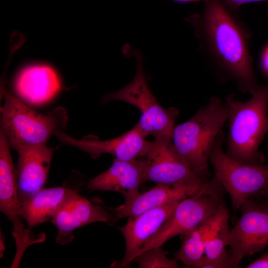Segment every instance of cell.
I'll return each instance as SVG.
<instances>
[{"mask_svg":"<svg viewBox=\"0 0 268 268\" xmlns=\"http://www.w3.org/2000/svg\"><path fill=\"white\" fill-rule=\"evenodd\" d=\"M203 1L201 13L185 19L194 29L200 51L240 91L251 93L259 85L250 50L251 30L222 0Z\"/></svg>","mask_w":268,"mask_h":268,"instance_id":"1","label":"cell"},{"mask_svg":"<svg viewBox=\"0 0 268 268\" xmlns=\"http://www.w3.org/2000/svg\"><path fill=\"white\" fill-rule=\"evenodd\" d=\"M246 101L234 94L225 99L228 107L227 154L251 165L265 162L259 146L268 132V85H259Z\"/></svg>","mask_w":268,"mask_h":268,"instance_id":"2","label":"cell"},{"mask_svg":"<svg viewBox=\"0 0 268 268\" xmlns=\"http://www.w3.org/2000/svg\"><path fill=\"white\" fill-rule=\"evenodd\" d=\"M228 116L226 102L212 97L189 120L174 128L172 141L175 148L194 173L203 180L214 140Z\"/></svg>","mask_w":268,"mask_h":268,"instance_id":"3","label":"cell"},{"mask_svg":"<svg viewBox=\"0 0 268 268\" xmlns=\"http://www.w3.org/2000/svg\"><path fill=\"white\" fill-rule=\"evenodd\" d=\"M4 104L1 107V130L11 147L47 144L52 135L66 128L68 116L62 107L42 114L13 96L3 86Z\"/></svg>","mask_w":268,"mask_h":268,"instance_id":"4","label":"cell"},{"mask_svg":"<svg viewBox=\"0 0 268 268\" xmlns=\"http://www.w3.org/2000/svg\"><path fill=\"white\" fill-rule=\"evenodd\" d=\"M133 53L137 66L134 79L122 89L106 95L103 101L120 100L136 107L141 113L137 124L145 137L172 138L179 111L174 107L164 109L159 104L147 84L142 54L136 50Z\"/></svg>","mask_w":268,"mask_h":268,"instance_id":"5","label":"cell"},{"mask_svg":"<svg viewBox=\"0 0 268 268\" xmlns=\"http://www.w3.org/2000/svg\"><path fill=\"white\" fill-rule=\"evenodd\" d=\"M224 134L221 131L211 148L209 160L214 177L228 193L236 210L261 193L268 185V164H246L228 156L223 149Z\"/></svg>","mask_w":268,"mask_h":268,"instance_id":"6","label":"cell"},{"mask_svg":"<svg viewBox=\"0 0 268 268\" xmlns=\"http://www.w3.org/2000/svg\"><path fill=\"white\" fill-rule=\"evenodd\" d=\"M223 191L225 190L220 185L180 201L159 230L143 244L137 256L149 249L163 246L177 235H184L211 218L225 205Z\"/></svg>","mask_w":268,"mask_h":268,"instance_id":"7","label":"cell"},{"mask_svg":"<svg viewBox=\"0 0 268 268\" xmlns=\"http://www.w3.org/2000/svg\"><path fill=\"white\" fill-rule=\"evenodd\" d=\"M10 146L4 133L0 134V209L11 221L16 253L11 268H18L26 249L31 245L46 240L44 233L36 234L25 228L22 222L15 168L10 151Z\"/></svg>","mask_w":268,"mask_h":268,"instance_id":"8","label":"cell"},{"mask_svg":"<svg viewBox=\"0 0 268 268\" xmlns=\"http://www.w3.org/2000/svg\"><path fill=\"white\" fill-rule=\"evenodd\" d=\"M253 198L240 207L241 215L228 234V246L235 268L246 256L263 251L268 245V202Z\"/></svg>","mask_w":268,"mask_h":268,"instance_id":"9","label":"cell"},{"mask_svg":"<svg viewBox=\"0 0 268 268\" xmlns=\"http://www.w3.org/2000/svg\"><path fill=\"white\" fill-rule=\"evenodd\" d=\"M142 183L173 185H201L206 182L196 175L175 148L171 138H156L145 157Z\"/></svg>","mask_w":268,"mask_h":268,"instance_id":"10","label":"cell"},{"mask_svg":"<svg viewBox=\"0 0 268 268\" xmlns=\"http://www.w3.org/2000/svg\"><path fill=\"white\" fill-rule=\"evenodd\" d=\"M54 135L62 143L78 148L93 158L108 153L120 160L145 158L151 143L146 139L137 124L123 134L106 140H100L91 135L76 139L63 131H58Z\"/></svg>","mask_w":268,"mask_h":268,"instance_id":"11","label":"cell"},{"mask_svg":"<svg viewBox=\"0 0 268 268\" xmlns=\"http://www.w3.org/2000/svg\"><path fill=\"white\" fill-rule=\"evenodd\" d=\"M219 185L220 183L215 177L210 181L201 185L157 184L145 192H139L134 196L125 198L124 203L113 209L112 222L125 217L135 216L153 208L179 201Z\"/></svg>","mask_w":268,"mask_h":268,"instance_id":"12","label":"cell"},{"mask_svg":"<svg viewBox=\"0 0 268 268\" xmlns=\"http://www.w3.org/2000/svg\"><path fill=\"white\" fill-rule=\"evenodd\" d=\"M56 149L39 144L15 149L18 154L15 174L21 204L44 187Z\"/></svg>","mask_w":268,"mask_h":268,"instance_id":"13","label":"cell"},{"mask_svg":"<svg viewBox=\"0 0 268 268\" xmlns=\"http://www.w3.org/2000/svg\"><path fill=\"white\" fill-rule=\"evenodd\" d=\"M78 173L61 186L43 188L21 204V214L28 225L32 228L48 221L70 200L79 194L82 183Z\"/></svg>","mask_w":268,"mask_h":268,"instance_id":"14","label":"cell"},{"mask_svg":"<svg viewBox=\"0 0 268 268\" xmlns=\"http://www.w3.org/2000/svg\"><path fill=\"white\" fill-rule=\"evenodd\" d=\"M179 201L129 217L126 225L119 227L125 241V254L122 261L113 263L112 266L124 268L133 263L143 244L159 230Z\"/></svg>","mask_w":268,"mask_h":268,"instance_id":"15","label":"cell"},{"mask_svg":"<svg viewBox=\"0 0 268 268\" xmlns=\"http://www.w3.org/2000/svg\"><path fill=\"white\" fill-rule=\"evenodd\" d=\"M112 219L103 206L78 194L53 216L51 222L58 230L57 242L65 245L73 240V232L77 228L97 222L110 223Z\"/></svg>","mask_w":268,"mask_h":268,"instance_id":"16","label":"cell"},{"mask_svg":"<svg viewBox=\"0 0 268 268\" xmlns=\"http://www.w3.org/2000/svg\"><path fill=\"white\" fill-rule=\"evenodd\" d=\"M145 165V158L130 160L115 158L109 169L89 181L87 188L89 191L119 192L125 198L132 197L139 192Z\"/></svg>","mask_w":268,"mask_h":268,"instance_id":"17","label":"cell"},{"mask_svg":"<svg viewBox=\"0 0 268 268\" xmlns=\"http://www.w3.org/2000/svg\"><path fill=\"white\" fill-rule=\"evenodd\" d=\"M18 95L32 105H40L52 99L61 89V83L55 70L46 65L25 67L15 81Z\"/></svg>","mask_w":268,"mask_h":268,"instance_id":"18","label":"cell"},{"mask_svg":"<svg viewBox=\"0 0 268 268\" xmlns=\"http://www.w3.org/2000/svg\"><path fill=\"white\" fill-rule=\"evenodd\" d=\"M229 217L224 205L209 220L183 235L182 245L175 258L186 266L198 268L204 258L207 239L220 223Z\"/></svg>","mask_w":268,"mask_h":268,"instance_id":"19","label":"cell"},{"mask_svg":"<svg viewBox=\"0 0 268 268\" xmlns=\"http://www.w3.org/2000/svg\"><path fill=\"white\" fill-rule=\"evenodd\" d=\"M228 218L223 220L207 239L204 258L198 268H235L230 252L226 250L228 245Z\"/></svg>","mask_w":268,"mask_h":268,"instance_id":"20","label":"cell"},{"mask_svg":"<svg viewBox=\"0 0 268 268\" xmlns=\"http://www.w3.org/2000/svg\"><path fill=\"white\" fill-rule=\"evenodd\" d=\"M178 261L176 258L169 259L161 246L142 252L134 258V262L140 268H177Z\"/></svg>","mask_w":268,"mask_h":268,"instance_id":"21","label":"cell"},{"mask_svg":"<svg viewBox=\"0 0 268 268\" xmlns=\"http://www.w3.org/2000/svg\"><path fill=\"white\" fill-rule=\"evenodd\" d=\"M246 268H268V253L261 256L248 265Z\"/></svg>","mask_w":268,"mask_h":268,"instance_id":"22","label":"cell"},{"mask_svg":"<svg viewBox=\"0 0 268 268\" xmlns=\"http://www.w3.org/2000/svg\"><path fill=\"white\" fill-rule=\"evenodd\" d=\"M222 1L229 7L236 10L245 3L261 1L268 2V0H222Z\"/></svg>","mask_w":268,"mask_h":268,"instance_id":"23","label":"cell"},{"mask_svg":"<svg viewBox=\"0 0 268 268\" xmlns=\"http://www.w3.org/2000/svg\"><path fill=\"white\" fill-rule=\"evenodd\" d=\"M261 69L268 76V44L263 49L260 58Z\"/></svg>","mask_w":268,"mask_h":268,"instance_id":"24","label":"cell"},{"mask_svg":"<svg viewBox=\"0 0 268 268\" xmlns=\"http://www.w3.org/2000/svg\"><path fill=\"white\" fill-rule=\"evenodd\" d=\"M261 196L266 198V201L268 202V185L261 194Z\"/></svg>","mask_w":268,"mask_h":268,"instance_id":"25","label":"cell"},{"mask_svg":"<svg viewBox=\"0 0 268 268\" xmlns=\"http://www.w3.org/2000/svg\"><path fill=\"white\" fill-rule=\"evenodd\" d=\"M176 2H181V3H187V2H197L201 0L204 1V0H172Z\"/></svg>","mask_w":268,"mask_h":268,"instance_id":"26","label":"cell"}]
</instances>
